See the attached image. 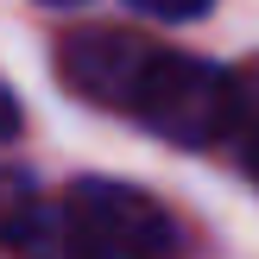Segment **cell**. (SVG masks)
Returning <instances> with one entry per match:
<instances>
[{
	"label": "cell",
	"instance_id": "cell-6",
	"mask_svg": "<svg viewBox=\"0 0 259 259\" xmlns=\"http://www.w3.org/2000/svg\"><path fill=\"white\" fill-rule=\"evenodd\" d=\"M133 7L152 19H196V13H209V0H133Z\"/></svg>",
	"mask_w": 259,
	"mask_h": 259
},
{
	"label": "cell",
	"instance_id": "cell-2",
	"mask_svg": "<svg viewBox=\"0 0 259 259\" xmlns=\"http://www.w3.org/2000/svg\"><path fill=\"white\" fill-rule=\"evenodd\" d=\"M133 120H146L158 139L171 146H215V139H234L240 120V82L228 70L202 57H177L158 51L133 95Z\"/></svg>",
	"mask_w": 259,
	"mask_h": 259
},
{
	"label": "cell",
	"instance_id": "cell-4",
	"mask_svg": "<svg viewBox=\"0 0 259 259\" xmlns=\"http://www.w3.org/2000/svg\"><path fill=\"white\" fill-rule=\"evenodd\" d=\"M38 228H45V202H38L32 177L25 171H0V240L25 253L38 240Z\"/></svg>",
	"mask_w": 259,
	"mask_h": 259
},
{
	"label": "cell",
	"instance_id": "cell-7",
	"mask_svg": "<svg viewBox=\"0 0 259 259\" xmlns=\"http://www.w3.org/2000/svg\"><path fill=\"white\" fill-rule=\"evenodd\" d=\"M13 133H19V101L0 89V139H13Z\"/></svg>",
	"mask_w": 259,
	"mask_h": 259
},
{
	"label": "cell",
	"instance_id": "cell-3",
	"mask_svg": "<svg viewBox=\"0 0 259 259\" xmlns=\"http://www.w3.org/2000/svg\"><path fill=\"white\" fill-rule=\"evenodd\" d=\"M152 57H158V45H152V38L120 32V25H95V32L63 38L57 70H63V82H70L76 95H89L95 108L133 114V95H139V82H146Z\"/></svg>",
	"mask_w": 259,
	"mask_h": 259
},
{
	"label": "cell",
	"instance_id": "cell-1",
	"mask_svg": "<svg viewBox=\"0 0 259 259\" xmlns=\"http://www.w3.org/2000/svg\"><path fill=\"white\" fill-rule=\"evenodd\" d=\"M25 259H177V222L146 190L89 177L63 190L57 209H45Z\"/></svg>",
	"mask_w": 259,
	"mask_h": 259
},
{
	"label": "cell",
	"instance_id": "cell-8",
	"mask_svg": "<svg viewBox=\"0 0 259 259\" xmlns=\"http://www.w3.org/2000/svg\"><path fill=\"white\" fill-rule=\"evenodd\" d=\"M51 7H76V0H51Z\"/></svg>",
	"mask_w": 259,
	"mask_h": 259
},
{
	"label": "cell",
	"instance_id": "cell-5",
	"mask_svg": "<svg viewBox=\"0 0 259 259\" xmlns=\"http://www.w3.org/2000/svg\"><path fill=\"white\" fill-rule=\"evenodd\" d=\"M234 152L247 164V177L259 184V89H240V120H234Z\"/></svg>",
	"mask_w": 259,
	"mask_h": 259
}]
</instances>
